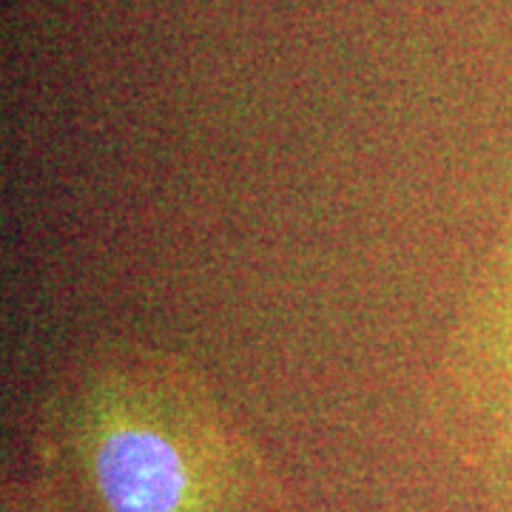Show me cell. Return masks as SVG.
<instances>
[{"mask_svg":"<svg viewBox=\"0 0 512 512\" xmlns=\"http://www.w3.org/2000/svg\"><path fill=\"white\" fill-rule=\"evenodd\" d=\"M0 512H74L55 481L37 470L32 478H15L3 484Z\"/></svg>","mask_w":512,"mask_h":512,"instance_id":"3","label":"cell"},{"mask_svg":"<svg viewBox=\"0 0 512 512\" xmlns=\"http://www.w3.org/2000/svg\"><path fill=\"white\" fill-rule=\"evenodd\" d=\"M473 365L484 404V470L501 510L512 512V242L478 316Z\"/></svg>","mask_w":512,"mask_h":512,"instance_id":"2","label":"cell"},{"mask_svg":"<svg viewBox=\"0 0 512 512\" xmlns=\"http://www.w3.org/2000/svg\"><path fill=\"white\" fill-rule=\"evenodd\" d=\"M37 456L74 512H288L211 390L157 350L74 365L43 407Z\"/></svg>","mask_w":512,"mask_h":512,"instance_id":"1","label":"cell"}]
</instances>
